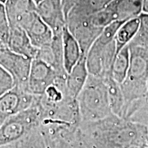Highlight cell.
I'll return each instance as SVG.
<instances>
[{
    "label": "cell",
    "mask_w": 148,
    "mask_h": 148,
    "mask_svg": "<svg viewBox=\"0 0 148 148\" xmlns=\"http://www.w3.org/2000/svg\"><path fill=\"white\" fill-rule=\"evenodd\" d=\"M60 75L45 62L34 58L29 72L27 90L35 95H42L49 86Z\"/></svg>",
    "instance_id": "cell-7"
},
{
    "label": "cell",
    "mask_w": 148,
    "mask_h": 148,
    "mask_svg": "<svg viewBox=\"0 0 148 148\" xmlns=\"http://www.w3.org/2000/svg\"><path fill=\"white\" fill-rule=\"evenodd\" d=\"M77 1L78 0H61V3H62V7L63 9L65 18L69 11L74 6V5L77 3Z\"/></svg>",
    "instance_id": "cell-26"
},
{
    "label": "cell",
    "mask_w": 148,
    "mask_h": 148,
    "mask_svg": "<svg viewBox=\"0 0 148 148\" xmlns=\"http://www.w3.org/2000/svg\"><path fill=\"white\" fill-rule=\"evenodd\" d=\"M38 100L39 97L29 108L5 119L0 126V145L19 141L40 126L42 117Z\"/></svg>",
    "instance_id": "cell-4"
},
{
    "label": "cell",
    "mask_w": 148,
    "mask_h": 148,
    "mask_svg": "<svg viewBox=\"0 0 148 148\" xmlns=\"http://www.w3.org/2000/svg\"><path fill=\"white\" fill-rule=\"evenodd\" d=\"M6 118H7V116L4 115V114H3L2 112L0 111V126H1V125L2 124V123L5 121V119H6Z\"/></svg>",
    "instance_id": "cell-29"
},
{
    "label": "cell",
    "mask_w": 148,
    "mask_h": 148,
    "mask_svg": "<svg viewBox=\"0 0 148 148\" xmlns=\"http://www.w3.org/2000/svg\"><path fill=\"white\" fill-rule=\"evenodd\" d=\"M32 59L0 47V66L10 74L15 86L27 90V82Z\"/></svg>",
    "instance_id": "cell-6"
},
{
    "label": "cell",
    "mask_w": 148,
    "mask_h": 148,
    "mask_svg": "<svg viewBox=\"0 0 148 148\" xmlns=\"http://www.w3.org/2000/svg\"><path fill=\"white\" fill-rule=\"evenodd\" d=\"M108 88L109 103L114 115L125 119V101L121 85L112 77L104 78Z\"/></svg>",
    "instance_id": "cell-16"
},
{
    "label": "cell",
    "mask_w": 148,
    "mask_h": 148,
    "mask_svg": "<svg viewBox=\"0 0 148 148\" xmlns=\"http://www.w3.org/2000/svg\"><path fill=\"white\" fill-rule=\"evenodd\" d=\"M90 16L71 10L66 16V27L78 42L82 55L85 57L103 30L92 23Z\"/></svg>",
    "instance_id": "cell-5"
},
{
    "label": "cell",
    "mask_w": 148,
    "mask_h": 148,
    "mask_svg": "<svg viewBox=\"0 0 148 148\" xmlns=\"http://www.w3.org/2000/svg\"><path fill=\"white\" fill-rule=\"evenodd\" d=\"M79 129L91 148H123L148 136L145 125L114 114L100 121L81 123Z\"/></svg>",
    "instance_id": "cell-1"
},
{
    "label": "cell",
    "mask_w": 148,
    "mask_h": 148,
    "mask_svg": "<svg viewBox=\"0 0 148 148\" xmlns=\"http://www.w3.org/2000/svg\"><path fill=\"white\" fill-rule=\"evenodd\" d=\"M128 120L145 125L148 132V98Z\"/></svg>",
    "instance_id": "cell-22"
},
{
    "label": "cell",
    "mask_w": 148,
    "mask_h": 148,
    "mask_svg": "<svg viewBox=\"0 0 148 148\" xmlns=\"http://www.w3.org/2000/svg\"><path fill=\"white\" fill-rule=\"evenodd\" d=\"M10 26L4 4L0 2V47H7Z\"/></svg>",
    "instance_id": "cell-21"
},
{
    "label": "cell",
    "mask_w": 148,
    "mask_h": 148,
    "mask_svg": "<svg viewBox=\"0 0 148 148\" xmlns=\"http://www.w3.org/2000/svg\"><path fill=\"white\" fill-rule=\"evenodd\" d=\"M81 123L95 122L112 115L104 78L88 75L77 99Z\"/></svg>",
    "instance_id": "cell-3"
},
{
    "label": "cell",
    "mask_w": 148,
    "mask_h": 148,
    "mask_svg": "<svg viewBox=\"0 0 148 148\" xmlns=\"http://www.w3.org/2000/svg\"><path fill=\"white\" fill-rule=\"evenodd\" d=\"M62 34H54L50 45L38 49L35 58L45 62L60 75H66L63 64Z\"/></svg>",
    "instance_id": "cell-10"
},
{
    "label": "cell",
    "mask_w": 148,
    "mask_h": 148,
    "mask_svg": "<svg viewBox=\"0 0 148 148\" xmlns=\"http://www.w3.org/2000/svg\"><path fill=\"white\" fill-rule=\"evenodd\" d=\"M112 1L113 0H84L85 5L90 14L103 9Z\"/></svg>",
    "instance_id": "cell-24"
},
{
    "label": "cell",
    "mask_w": 148,
    "mask_h": 148,
    "mask_svg": "<svg viewBox=\"0 0 148 148\" xmlns=\"http://www.w3.org/2000/svg\"><path fill=\"white\" fill-rule=\"evenodd\" d=\"M139 18L140 26L137 34L129 45L148 47V14L142 12Z\"/></svg>",
    "instance_id": "cell-20"
},
{
    "label": "cell",
    "mask_w": 148,
    "mask_h": 148,
    "mask_svg": "<svg viewBox=\"0 0 148 148\" xmlns=\"http://www.w3.org/2000/svg\"><path fill=\"white\" fill-rule=\"evenodd\" d=\"M15 86L12 76L0 66V97Z\"/></svg>",
    "instance_id": "cell-23"
},
{
    "label": "cell",
    "mask_w": 148,
    "mask_h": 148,
    "mask_svg": "<svg viewBox=\"0 0 148 148\" xmlns=\"http://www.w3.org/2000/svg\"><path fill=\"white\" fill-rule=\"evenodd\" d=\"M37 14L54 34H62L66 26V18L61 0H42L37 4Z\"/></svg>",
    "instance_id": "cell-9"
},
{
    "label": "cell",
    "mask_w": 148,
    "mask_h": 148,
    "mask_svg": "<svg viewBox=\"0 0 148 148\" xmlns=\"http://www.w3.org/2000/svg\"><path fill=\"white\" fill-rule=\"evenodd\" d=\"M123 148H148V136L140 138Z\"/></svg>",
    "instance_id": "cell-25"
},
{
    "label": "cell",
    "mask_w": 148,
    "mask_h": 148,
    "mask_svg": "<svg viewBox=\"0 0 148 148\" xmlns=\"http://www.w3.org/2000/svg\"><path fill=\"white\" fill-rule=\"evenodd\" d=\"M7 47L14 53L32 60L35 58L38 51L32 44L25 31L18 27H10Z\"/></svg>",
    "instance_id": "cell-12"
},
{
    "label": "cell",
    "mask_w": 148,
    "mask_h": 148,
    "mask_svg": "<svg viewBox=\"0 0 148 148\" xmlns=\"http://www.w3.org/2000/svg\"><path fill=\"white\" fill-rule=\"evenodd\" d=\"M40 127L19 140V148H51Z\"/></svg>",
    "instance_id": "cell-19"
},
{
    "label": "cell",
    "mask_w": 148,
    "mask_h": 148,
    "mask_svg": "<svg viewBox=\"0 0 148 148\" xmlns=\"http://www.w3.org/2000/svg\"><path fill=\"white\" fill-rule=\"evenodd\" d=\"M143 0H113L106 5L114 21H126L142 13Z\"/></svg>",
    "instance_id": "cell-13"
},
{
    "label": "cell",
    "mask_w": 148,
    "mask_h": 148,
    "mask_svg": "<svg viewBox=\"0 0 148 148\" xmlns=\"http://www.w3.org/2000/svg\"><path fill=\"white\" fill-rule=\"evenodd\" d=\"M142 12L143 13L148 14V0H143Z\"/></svg>",
    "instance_id": "cell-28"
},
{
    "label": "cell",
    "mask_w": 148,
    "mask_h": 148,
    "mask_svg": "<svg viewBox=\"0 0 148 148\" xmlns=\"http://www.w3.org/2000/svg\"><path fill=\"white\" fill-rule=\"evenodd\" d=\"M62 41L64 67L68 73L84 56L78 42L71 34L66 25L62 30Z\"/></svg>",
    "instance_id": "cell-15"
},
{
    "label": "cell",
    "mask_w": 148,
    "mask_h": 148,
    "mask_svg": "<svg viewBox=\"0 0 148 148\" xmlns=\"http://www.w3.org/2000/svg\"><path fill=\"white\" fill-rule=\"evenodd\" d=\"M0 148H19V141L0 145Z\"/></svg>",
    "instance_id": "cell-27"
},
{
    "label": "cell",
    "mask_w": 148,
    "mask_h": 148,
    "mask_svg": "<svg viewBox=\"0 0 148 148\" xmlns=\"http://www.w3.org/2000/svg\"><path fill=\"white\" fill-rule=\"evenodd\" d=\"M42 1V0H34V1L36 3V4H38V3H40V1Z\"/></svg>",
    "instance_id": "cell-30"
},
{
    "label": "cell",
    "mask_w": 148,
    "mask_h": 148,
    "mask_svg": "<svg viewBox=\"0 0 148 148\" xmlns=\"http://www.w3.org/2000/svg\"><path fill=\"white\" fill-rule=\"evenodd\" d=\"M23 29L36 49L50 45L54 36L51 29L37 14Z\"/></svg>",
    "instance_id": "cell-11"
},
{
    "label": "cell",
    "mask_w": 148,
    "mask_h": 148,
    "mask_svg": "<svg viewBox=\"0 0 148 148\" xmlns=\"http://www.w3.org/2000/svg\"><path fill=\"white\" fill-rule=\"evenodd\" d=\"M139 26V16L127 20L122 24L114 36L116 53L125 46L129 45L137 34Z\"/></svg>",
    "instance_id": "cell-17"
},
{
    "label": "cell",
    "mask_w": 148,
    "mask_h": 148,
    "mask_svg": "<svg viewBox=\"0 0 148 148\" xmlns=\"http://www.w3.org/2000/svg\"><path fill=\"white\" fill-rule=\"evenodd\" d=\"M88 75L86 57L82 56L78 62L66 75V86L70 97L73 99H77L79 92L86 84Z\"/></svg>",
    "instance_id": "cell-14"
},
{
    "label": "cell",
    "mask_w": 148,
    "mask_h": 148,
    "mask_svg": "<svg viewBox=\"0 0 148 148\" xmlns=\"http://www.w3.org/2000/svg\"><path fill=\"white\" fill-rule=\"evenodd\" d=\"M128 45L130 67L126 77L120 84L125 101V119L132 103L148 97V47Z\"/></svg>",
    "instance_id": "cell-2"
},
{
    "label": "cell",
    "mask_w": 148,
    "mask_h": 148,
    "mask_svg": "<svg viewBox=\"0 0 148 148\" xmlns=\"http://www.w3.org/2000/svg\"><path fill=\"white\" fill-rule=\"evenodd\" d=\"M130 53L127 45L116 53L111 72V77L121 84L126 77L130 67Z\"/></svg>",
    "instance_id": "cell-18"
},
{
    "label": "cell",
    "mask_w": 148,
    "mask_h": 148,
    "mask_svg": "<svg viewBox=\"0 0 148 148\" xmlns=\"http://www.w3.org/2000/svg\"><path fill=\"white\" fill-rule=\"evenodd\" d=\"M3 4L10 27L24 29L37 14L34 0H7Z\"/></svg>",
    "instance_id": "cell-8"
},
{
    "label": "cell",
    "mask_w": 148,
    "mask_h": 148,
    "mask_svg": "<svg viewBox=\"0 0 148 148\" xmlns=\"http://www.w3.org/2000/svg\"><path fill=\"white\" fill-rule=\"evenodd\" d=\"M6 1H7V0H0V2L2 3H4Z\"/></svg>",
    "instance_id": "cell-31"
}]
</instances>
